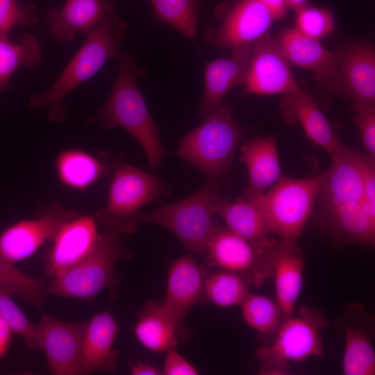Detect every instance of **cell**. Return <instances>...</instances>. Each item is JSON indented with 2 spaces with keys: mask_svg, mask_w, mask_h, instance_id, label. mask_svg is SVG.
<instances>
[{
  "mask_svg": "<svg viewBox=\"0 0 375 375\" xmlns=\"http://www.w3.org/2000/svg\"><path fill=\"white\" fill-rule=\"evenodd\" d=\"M360 153L346 146L331 156V166L322 174L319 212L337 240L373 248L375 210L365 199Z\"/></svg>",
  "mask_w": 375,
  "mask_h": 375,
  "instance_id": "6da1fadb",
  "label": "cell"
},
{
  "mask_svg": "<svg viewBox=\"0 0 375 375\" xmlns=\"http://www.w3.org/2000/svg\"><path fill=\"white\" fill-rule=\"evenodd\" d=\"M143 75L137 60L128 53L119 58V72L102 106L88 118L103 128L120 127L141 144L152 173L156 174L165 156L159 131L140 90L137 78Z\"/></svg>",
  "mask_w": 375,
  "mask_h": 375,
  "instance_id": "7a4b0ae2",
  "label": "cell"
},
{
  "mask_svg": "<svg viewBox=\"0 0 375 375\" xmlns=\"http://www.w3.org/2000/svg\"><path fill=\"white\" fill-rule=\"evenodd\" d=\"M128 25L117 11L106 17L88 35L54 83L30 99L33 109H44L53 122H62L67 113L64 100L78 85L98 73L111 58H118Z\"/></svg>",
  "mask_w": 375,
  "mask_h": 375,
  "instance_id": "3957f363",
  "label": "cell"
},
{
  "mask_svg": "<svg viewBox=\"0 0 375 375\" xmlns=\"http://www.w3.org/2000/svg\"><path fill=\"white\" fill-rule=\"evenodd\" d=\"M222 198L216 178L210 177L190 196L146 214L140 222L160 225L174 233L188 251L204 254L217 226L214 220Z\"/></svg>",
  "mask_w": 375,
  "mask_h": 375,
  "instance_id": "277c9868",
  "label": "cell"
},
{
  "mask_svg": "<svg viewBox=\"0 0 375 375\" xmlns=\"http://www.w3.org/2000/svg\"><path fill=\"white\" fill-rule=\"evenodd\" d=\"M203 119L181 138L176 153L208 176L220 177L231 166L242 131L224 103Z\"/></svg>",
  "mask_w": 375,
  "mask_h": 375,
  "instance_id": "5b68a950",
  "label": "cell"
},
{
  "mask_svg": "<svg viewBox=\"0 0 375 375\" xmlns=\"http://www.w3.org/2000/svg\"><path fill=\"white\" fill-rule=\"evenodd\" d=\"M121 236L104 229L91 253L80 262L53 278L47 287L49 294L92 302L105 289L115 288L117 260L126 253L120 243Z\"/></svg>",
  "mask_w": 375,
  "mask_h": 375,
  "instance_id": "8992f818",
  "label": "cell"
},
{
  "mask_svg": "<svg viewBox=\"0 0 375 375\" xmlns=\"http://www.w3.org/2000/svg\"><path fill=\"white\" fill-rule=\"evenodd\" d=\"M165 192L163 182L129 165L119 166L110 185L106 206L98 211L97 220L104 229L121 237L133 232L140 223L139 210L159 201Z\"/></svg>",
  "mask_w": 375,
  "mask_h": 375,
  "instance_id": "52a82bcc",
  "label": "cell"
},
{
  "mask_svg": "<svg viewBox=\"0 0 375 375\" xmlns=\"http://www.w3.org/2000/svg\"><path fill=\"white\" fill-rule=\"evenodd\" d=\"M322 179V174L306 178L281 176L267 192H246L256 198L271 233L283 240L297 242L311 215Z\"/></svg>",
  "mask_w": 375,
  "mask_h": 375,
  "instance_id": "ba28073f",
  "label": "cell"
},
{
  "mask_svg": "<svg viewBox=\"0 0 375 375\" xmlns=\"http://www.w3.org/2000/svg\"><path fill=\"white\" fill-rule=\"evenodd\" d=\"M324 313L306 306L299 307L283 319L269 345H261L256 351V357L262 363L268 361L288 362L305 361L324 355L322 331L327 326Z\"/></svg>",
  "mask_w": 375,
  "mask_h": 375,
  "instance_id": "9c48e42d",
  "label": "cell"
},
{
  "mask_svg": "<svg viewBox=\"0 0 375 375\" xmlns=\"http://www.w3.org/2000/svg\"><path fill=\"white\" fill-rule=\"evenodd\" d=\"M334 53L337 72L324 83L328 90L351 101L356 110L375 108V51L372 43L352 42Z\"/></svg>",
  "mask_w": 375,
  "mask_h": 375,
  "instance_id": "30bf717a",
  "label": "cell"
},
{
  "mask_svg": "<svg viewBox=\"0 0 375 375\" xmlns=\"http://www.w3.org/2000/svg\"><path fill=\"white\" fill-rule=\"evenodd\" d=\"M275 20L272 12L257 0H235L222 15L217 27L203 31L206 43L216 49H233L253 44L267 33Z\"/></svg>",
  "mask_w": 375,
  "mask_h": 375,
  "instance_id": "8fae6325",
  "label": "cell"
},
{
  "mask_svg": "<svg viewBox=\"0 0 375 375\" xmlns=\"http://www.w3.org/2000/svg\"><path fill=\"white\" fill-rule=\"evenodd\" d=\"M247 94H285L301 89L278 38L266 33L252 44L244 82Z\"/></svg>",
  "mask_w": 375,
  "mask_h": 375,
  "instance_id": "7c38bea8",
  "label": "cell"
},
{
  "mask_svg": "<svg viewBox=\"0 0 375 375\" xmlns=\"http://www.w3.org/2000/svg\"><path fill=\"white\" fill-rule=\"evenodd\" d=\"M74 213L53 203L36 218L10 226L0 235V257L10 265L27 259L47 240H52L61 224Z\"/></svg>",
  "mask_w": 375,
  "mask_h": 375,
  "instance_id": "4fadbf2b",
  "label": "cell"
},
{
  "mask_svg": "<svg viewBox=\"0 0 375 375\" xmlns=\"http://www.w3.org/2000/svg\"><path fill=\"white\" fill-rule=\"evenodd\" d=\"M86 323L63 322L42 313L38 326V342L51 374H79Z\"/></svg>",
  "mask_w": 375,
  "mask_h": 375,
  "instance_id": "5bb4252c",
  "label": "cell"
},
{
  "mask_svg": "<svg viewBox=\"0 0 375 375\" xmlns=\"http://www.w3.org/2000/svg\"><path fill=\"white\" fill-rule=\"evenodd\" d=\"M100 235L94 217L75 212L61 224L51 240L46 256L47 274L53 278L80 262L94 249Z\"/></svg>",
  "mask_w": 375,
  "mask_h": 375,
  "instance_id": "9a60e30c",
  "label": "cell"
},
{
  "mask_svg": "<svg viewBox=\"0 0 375 375\" xmlns=\"http://www.w3.org/2000/svg\"><path fill=\"white\" fill-rule=\"evenodd\" d=\"M206 253L210 265L239 274L250 273L255 285H261L272 274L265 258L227 227L217 226Z\"/></svg>",
  "mask_w": 375,
  "mask_h": 375,
  "instance_id": "2e32d148",
  "label": "cell"
},
{
  "mask_svg": "<svg viewBox=\"0 0 375 375\" xmlns=\"http://www.w3.org/2000/svg\"><path fill=\"white\" fill-rule=\"evenodd\" d=\"M263 256L274 278L276 301L283 319L294 312L303 285L304 259L297 242L270 238Z\"/></svg>",
  "mask_w": 375,
  "mask_h": 375,
  "instance_id": "e0dca14e",
  "label": "cell"
},
{
  "mask_svg": "<svg viewBox=\"0 0 375 375\" xmlns=\"http://www.w3.org/2000/svg\"><path fill=\"white\" fill-rule=\"evenodd\" d=\"M231 50L229 57H220L206 65L203 93L197 115L200 119L218 108L232 89L244 85L252 44L235 47Z\"/></svg>",
  "mask_w": 375,
  "mask_h": 375,
  "instance_id": "ac0fdd59",
  "label": "cell"
},
{
  "mask_svg": "<svg viewBox=\"0 0 375 375\" xmlns=\"http://www.w3.org/2000/svg\"><path fill=\"white\" fill-rule=\"evenodd\" d=\"M280 108L283 118L288 125L299 124L308 138L324 149L331 157L346 147L335 133L315 99L301 89L283 94Z\"/></svg>",
  "mask_w": 375,
  "mask_h": 375,
  "instance_id": "d6986e66",
  "label": "cell"
},
{
  "mask_svg": "<svg viewBox=\"0 0 375 375\" xmlns=\"http://www.w3.org/2000/svg\"><path fill=\"white\" fill-rule=\"evenodd\" d=\"M116 11L109 0H66L60 8H51L44 22L56 40L67 43L78 33L88 35L106 17Z\"/></svg>",
  "mask_w": 375,
  "mask_h": 375,
  "instance_id": "ffe728a7",
  "label": "cell"
},
{
  "mask_svg": "<svg viewBox=\"0 0 375 375\" xmlns=\"http://www.w3.org/2000/svg\"><path fill=\"white\" fill-rule=\"evenodd\" d=\"M119 326L110 309L87 322L83 340L79 374L112 372L117 368L119 352L114 343Z\"/></svg>",
  "mask_w": 375,
  "mask_h": 375,
  "instance_id": "44dd1931",
  "label": "cell"
},
{
  "mask_svg": "<svg viewBox=\"0 0 375 375\" xmlns=\"http://www.w3.org/2000/svg\"><path fill=\"white\" fill-rule=\"evenodd\" d=\"M217 214L224 219L227 228L249 242L263 256L271 232L254 195L245 192L243 199L233 202L222 197L217 207Z\"/></svg>",
  "mask_w": 375,
  "mask_h": 375,
  "instance_id": "7402d4cb",
  "label": "cell"
},
{
  "mask_svg": "<svg viewBox=\"0 0 375 375\" xmlns=\"http://www.w3.org/2000/svg\"><path fill=\"white\" fill-rule=\"evenodd\" d=\"M204 279L201 268L190 256L181 257L169 267L166 295L162 301L183 325L187 313L203 294Z\"/></svg>",
  "mask_w": 375,
  "mask_h": 375,
  "instance_id": "603a6c76",
  "label": "cell"
},
{
  "mask_svg": "<svg viewBox=\"0 0 375 375\" xmlns=\"http://www.w3.org/2000/svg\"><path fill=\"white\" fill-rule=\"evenodd\" d=\"M183 328L163 301H150L138 312L133 333L147 349L166 352L177 347Z\"/></svg>",
  "mask_w": 375,
  "mask_h": 375,
  "instance_id": "cb8c5ba5",
  "label": "cell"
},
{
  "mask_svg": "<svg viewBox=\"0 0 375 375\" xmlns=\"http://www.w3.org/2000/svg\"><path fill=\"white\" fill-rule=\"evenodd\" d=\"M278 40L289 62L312 72L317 81L325 83L336 74L335 53L320 40L303 35L296 28L284 30Z\"/></svg>",
  "mask_w": 375,
  "mask_h": 375,
  "instance_id": "d4e9b609",
  "label": "cell"
},
{
  "mask_svg": "<svg viewBox=\"0 0 375 375\" xmlns=\"http://www.w3.org/2000/svg\"><path fill=\"white\" fill-rule=\"evenodd\" d=\"M276 138H251L241 146L240 160L247 167L249 178L246 191L265 193L282 176Z\"/></svg>",
  "mask_w": 375,
  "mask_h": 375,
  "instance_id": "484cf974",
  "label": "cell"
},
{
  "mask_svg": "<svg viewBox=\"0 0 375 375\" xmlns=\"http://www.w3.org/2000/svg\"><path fill=\"white\" fill-rule=\"evenodd\" d=\"M344 352L342 362L344 375H374L375 352L371 331L367 324L349 321L344 326Z\"/></svg>",
  "mask_w": 375,
  "mask_h": 375,
  "instance_id": "4316f807",
  "label": "cell"
},
{
  "mask_svg": "<svg viewBox=\"0 0 375 375\" xmlns=\"http://www.w3.org/2000/svg\"><path fill=\"white\" fill-rule=\"evenodd\" d=\"M57 175L65 185L84 190L107 172L106 166L90 153L78 149L60 152L56 160Z\"/></svg>",
  "mask_w": 375,
  "mask_h": 375,
  "instance_id": "83f0119b",
  "label": "cell"
},
{
  "mask_svg": "<svg viewBox=\"0 0 375 375\" xmlns=\"http://www.w3.org/2000/svg\"><path fill=\"white\" fill-rule=\"evenodd\" d=\"M42 58L41 45L33 34L24 33L16 41L0 37V92L10 89V78L19 67H36Z\"/></svg>",
  "mask_w": 375,
  "mask_h": 375,
  "instance_id": "f1b7e54d",
  "label": "cell"
},
{
  "mask_svg": "<svg viewBox=\"0 0 375 375\" xmlns=\"http://www.w3.org/2000/svg\"><path fill=\"white\" fill-rule=\"evenodd\" d=\"M156 17L197 45L201 0H149Z\"/></svg>",
  "mask_w": 375,
  "mask_h": 375,
  "instance_id": "f546056e",
  "label": "cell"
},
{
  "mask_svg": "<svg viewBox=\"0 0 375 375\" xmlns=\"http://www.w3.org/2000/svg\"><path fill=\"white\" fill-rule=\"evenodd\" d=\"M0 291L36 307H42L49 294L44 282L26 274L0 257Z\"/></svg>",
  "mask_w": 375,
  "mask_h": 375,
  "instance_id": "4dcf8cb0",
  "label": "cell"
},
{
  "mask_svg": "<svg viewBox=\"0 0 375 375\" xmlns=\"http://www.w3.org/2000/svg\"><path fill=\"white\" fill-rule=\"evenodd\" d=\"M249 293L247 283L239 273L220 269L205 277L203 294L218 307L240 306Z\"/></svg>",
  "mask_w": 375,
  "mask_h": 375,
  "instance_id": "1f68e13d",
  "label": "cell"
},
{
  "mask_svg": "<svg viewBox=\"0 0 375 375\" xmlns=\"http://www.w3.org/2000/svg\"><path fill=\"white\" fill-rule=\"evenodd\" d=\"M240 306L242 317L248 326L261 335H275L283 320L276 301L249 292Z\"/></svg>",
  "mask_w": 375,
  "mask_h": 375,
  "instance_id": "d6a6232c",
  "label": "cell"
},
{
  "mask_svg": "<svg viewBox=\"0 0 375 375\" xmlns=\"http://www.w3.org/2000/svg\"><path fill=\"white\" fill-rule=\"evenodd\" d=\"M0 315L8 322L14 333L19 335L27 347L40 350L38 327L23 313L10 296L0 291Z\"/></svg>",
  "mask_w": 375,
  "mask_h": 375,
  "instance_id": "836d02e7",
  "label": "cell"
},
{
  "mask_svg": "<svg viewBox=\"0 0 375 375\" xmlns=\"http://www.w3.org/2000/svg\"><path fill=\"white\" fill-rule=\"evenodd\" d=\"M297 13L296 28L308 37L320 40L334 29L333 15L326 8L308 5Z\"/></svg>",
  "mask_w": 375,
  "mask_h": 375,
  "instance_id": "e575fe53",
  "label": "cell"
},
{
  "mask_svg": "<svg viewBox=\"0 0 375 375\" xmlns=\"http://www.w3.org/2000/svg\"><path fill=\"white\" fill-rule=\"evenodd\" d=\"M39 21V12L31 3L0 0V37L8 36L16 26H31Z\"/></svg>",
  "mask_w": 375,
  "mask_h": 375,
  "instance_id": "d590c367",
  "label": "cell"
},
{
  "mask_svg": "<svg viewBox=\"0 0 375 375\" xmlns=\"http://www.w3.org/2000/svg\"><path fill=\"white\" fill-rule=\"evenodd\" d=\"M354 121L366 154L375 159V108L356 110Z\"/></svg>",
  "mask_w": 375,
  "mask_h": 375,
  "instance_id": "8d00e7d4",
  "label": "cell"
},
{
  "mask_svg": "<svg viewBox=\"0 0 375 375\" xmlns=\"http://www.w3.org/2000/svg\"><path fill=\"white\" fill-rule=\"evenodd\" d=\"M161 372L165 375H197L199 374L196 367L178 353L175 349L166 351Z\"/></svg>",
  "mask_w": 375,
  "mask_h": 375,
  "instance_id": "74e56055",
  "label": "cell"
},
{
  "mask_svg": "<svg viewBox=\"0 0 375 375\" xmlns=\"http://www.w3.org/2000/svg\"><path fill=\"white\" fill-rule=\"evenodd\" d=\"M13 333L10 325L0 315V359L8 352Z\"/></svg>",
  "mask_w": 375,
  "mask_h": 375,
  "instance_id": "f35d334b",
  "label": "cell"
},
{
  "mask_svg": "<svg viewBox=\"0 0 375 375\" xmlns=\"http://www.w3.org/2000/svg\"><path fill=\"white\" fill-rule=\"evenodd\" d=\"M289 372V363L278 361H268L260 363V374L283 375Z\"/></svg>",
  "mask_w": 375,
  "mask_h": 375,
  "instance_id": "ab89813d",
  "label": "cell"
},
{
  "mask_svg": "<svg viewBox=\"0 0 375 375\" xmlns=\"http://www.w3.org/2000/svg\"><path fill=\"white\" fill-rule=\"evenodd\" d=\"M272 12L275 19H281L289 8L286 0H257Z\"/></svg>",
  "mask_w": 375,
  "mask_h": 375,
  "instance_id": "60d3db41",
  "label": "cell"
},
{
  "mask_svg": "<svg viewBox=\"0 0 375 375\" xmlns=\"http://www.w3.org/2000/svg\"><path fill=\"white\" fill-rule=\"evenodd\" d=\"M131 374L133 375H159L162 374L160 370L155 366L142 361H137L129 365Z\"/></svg>",
  "mask_w": 375,
  "mask_h": 375,
  "instance_id": "b9f144b4",
  "label": "cell"
},
{
  "mask_svg": "<svg viewBox=\"0 0 375 375\" xmlns=\"http://www.w3.org/2000/svg\"><path fill=\"white\" fill-rule=\"evenodd\" d=\"M290 8L294 10L296 12L303 8L310 5L309 0H286Z\"/></svg>",
  "mask_w": 375,
  "mask_h": 375,
  "instance_id": "7bdbcfd3",
  "label": "cell"
}]
</instances>
